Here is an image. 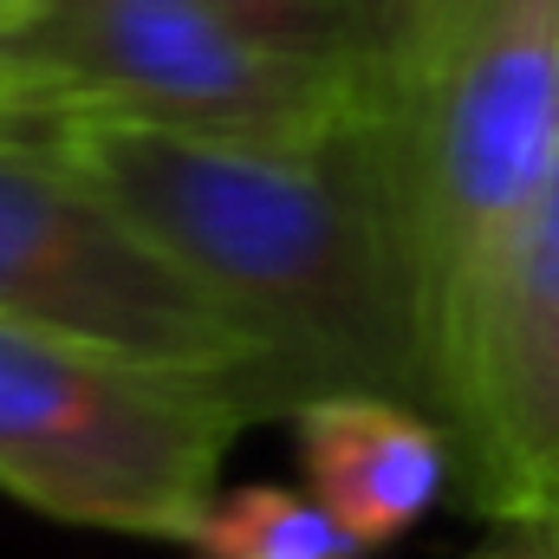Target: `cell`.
<instances>
[{
    "label": "cell",
    "mask_w": 559,
    "mask_h": 559,
    "mask_svg": "<svg viewBox=\"0 0 559 559\" xmlns=\"http://www.w3.org/2000/svg\"><path fill=\"white\" fill-rule=\"evenodd\" d=\"M39 138L267 352L286 417L332 391L429 417L423 312L352 138L261 150L111 111H59Z\"/></svg>",
    "instance_id": "cell-1"
},
{
    "label": "cell",
    "mask_w": 559,
    "mask_h": 559,
    "mask_svg": "<svg viewBox=\"0 0 559 559\" xmlns=\"http://www.w3.org/2000/svg\"><path fill=\"white\" fill-rule=\"evenodd\" d=\"M352 156L429 325L559 163V0H429L365 79Z\"/></svg>",
    "instance_id": "cell-2"
},
{
    "label": "cell",
    "mask_w": 559,
    "mask_h": 559,
    "mask_svg": "<svg viewBox=\"0 0 559 559\" xmlns=\"http://www.w3.org/2000/svg\"><path fill=\"white\" fill-rule=\"evenodd\" d=\"M248 423L228 378L0 325V495L52 521L189 547Z\"/></svg>",
    "instance_id": "cell-3"
},
{
    "label": "cell",
    "mask_w": 559,
    "mask_h": 559,
    "mask_svg": "<svg viewBox=\"0 0 559 559\" xmlns=\"http://www.w3.org/2000/svg\"><path fill=\"white\" fill-rule=\"evenodd\" d=\"M13 138L59 111H111L261 150L352 138L365 85L338 52L267 46L202 0H33L0 39Z\"/></svg>",
    "instance_id": "cell-4"
},
{
    "label": "cell",
    "mask_w": 559,
    "mask_h": 559,
    "mask_svg": "<svg viewBox=\"0 0 559 559\" xmlns=\"http://www.w3.org/2000/svg\"><path fill=\"white\" fill-rule=\"evenodd\" d=\"M0 325L209 371L286 417L267 352L46 138L0 131Z\"/></svg>",
    "instance_id": "cell-5"
},
{
    "label": "cell",
    "mask_w": 559,
    "mask_h": 559,
    "mask_svg": "<svg viewBox=\"0 0 559 559\" xmlns=\"http://www.w3.org/2000/svg\"><path fill=\"white\" fill-rule=\"evenodd\" d=\"M429 423L468 514L559 521V163L436 312Z\"/></svg>",
    "instance_id": "cell-6"
},
{
    "label": "cell",
    "mask_w": 559,
    "mask_h": 559,
    "mask_svg": "<svg viewBox=\"0 0 559 559\" xmlns=\"http://www.w3.org/2000/svg\"><path fill=\"white\" fill-rule=\"evenodd\" d=\"M293 442L306 495L352 534L358 554L404 540L449 488L442 429L397 397H312L293 411Z\"/></svg>",
    "instance_id": "cell-7"
},
{
    "label": "cell",
    "mask_w": 559,
    "mask_h": 559,
    "mask_svg": "<svg viewBox=\"0 0 559 559\" xmlns=\"http://www.w3.org/2000/svg\"><path fill=\"white\" fill-rule=\"evenodd\" d=\"M189 554L195 559H358V547L312 495L254 481V488H235V495L209 501L202 527L189 534Z\"/></svg>",
    "instance_id": "cell-8"
},
{
    "label": "cell",
    "mask_w": 559,
    "mask_h": 559,
    "mask_svg": "<svg viewBox=\"0 0 559 559\" xmlns=\"http://www.w3.org/2000/svg\"><path fill=\"white\" fill-rule=\"evenodd\" d=\"M423 13L429 0H332V39H338V59L358 72V85L417 33Z\"/></svg>",
    "instance_id": "cell-9"
},
{
    "label": "cell",
    "mask_w": 559,
    "mask_h": 559,
    "mask_svg": "<svg viewBox=\"0 0 559 559\" xmlns=\"http://www.w3.org/2000/svg\"><path fill=\"white\" fill-rule=\"evenodd\" d=\"M209 13H222L228 26L267 39V46H293V52H338L332 39V0H202Z\"/></svg>",
    "instance_id": "cell-10"
},
{
    "label": "cell",
    "mask_w": 559,
    "mask_h": 559,
    "mask_svg": "<svg viewBox=\"0 0 559 559\" xmlns=\"http://www.w3.org/2000/svg\"><path fill=\"white\" fill-rule=\"evenodd\" d=\"M468 559H559V527H501V540L475 547Z\"/></svg>",
    "instance_id": "cell-11"
},
{
    "label": "cell",
    "mask_w": 559,
    "mask_h": 559,
    "mask_svg": "<svg viewBox=\"0 0 559 559\" xmlns=\"http://www.w3.org/2000/svg\"><path fill=\"white\" fill-rule=\"evenodd\" d=\"M20 13H26V7H20V0H0V39H7V26H13V20H20ZM0 131H7V138H13V105H7V72H0Z\"/></svg>",
    "instance_id": "cell-12"
},
{
    "label": "cell",
    "mask_w": 559,
    "mask_h": 559,
    "mask_svg": "<svg viewBox=\"0 0 559 559\" xmlns=\"http://www.w3.org/2000/svg\"><path fill=\"white\" fill-rule=\"evenodd\" d=\"M20 7H33V0H20Z\"/></svg>",
    "instance_id": "cell-13"
},
{
    "label": "cell",
    "mask_w": 559,
    "mask_h": 559,
    "mask_svg": "<svg viewBox=\"0 0 559 559\" xmlns=\"http://www.w3.org/2000/svg\"><path fill=\"white\" fill-rule=\"evenodd\" d=\"M554 527H559V521H554Z\"/></svg>",
    "instance_id": "cell-14"
}]
</instances>
